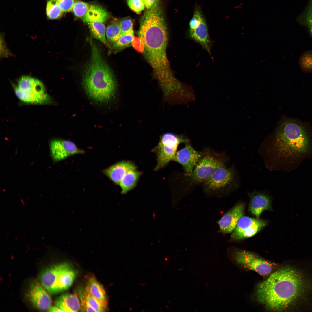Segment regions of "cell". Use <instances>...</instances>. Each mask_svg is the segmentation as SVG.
I'll return each mask as SVG.
<instances>
[{"label":"cell","instance_id":"1","mask_svg":"<svg viewBox=\"0 0 312 312\" xmlns=\"http://www.w3.org/2000/svg\"><path fill=\"white\" fill-rule=\"evenodd\" d=\"M138 33L143 44L144 56L163 95H171L177 90L180 83L173 75L167 58V28L159 0H155L151 8L142 16Z\"/></svg>","mask_w":312,"mask_h":312},{"label":"cell","instance_id":"2","mask_svg":"<svg viewBox=\"0 0 312 312\" xmlns=\"http://www.w3.org/2000/svg\"><path fill=\"white\" fill-rule=\"evenodd\" d=\"M302 275L290 266L280 268L257 284L255 293L257 301L270 311L287 309L307 289V283Z\"/></svg>","mask_w":312,"mask_h":312},{"label":"cell","instance_id":"3","mask_svg":"<svg viewBox=\"0 0 312 312\" xmlns=\"http://www.w3.org/2000/svg\"><path fill=\"white\" fill-rule=\"evenodd\" d=\"M90 60L84 70L83 85L86 93L91 99L100 103H106L114 96L116 83L108 66L102 57L96 44L92 40Z\"/></svg>","mask_w":312,"mask_h":312},{"label":"cell","instance_id":"4","mask_svg":"<svg viewBox=\"0 0 312 312\" xmlns=\"http://www.w3.org/2000/svg\"><path fill=\"white\" fill-rule=\"evenodd\" d=\"M310 144L309 137L304 126L296 121L288 119L278 128L271 149L274 157L288 158L306 153Z\"/></svg>","mask_w":312,"mask_h":312},{"label":"cell","instance_id":"5","mask_svg":"<svg viewBox=\"0 0 312 312\" xmlns=\"http://www.w3.org/2000/svg\"><path fill=\"white\" fill-rule=\"evenodd\" d=\"M188 141L183 136L173 133L167 132L160 137L154 151L157 157V164L155 171L164 167L171 161H175L177 150L179 145L182 143H187Z\"/></svg>","mask_w":312,"mask_h":312},{"label":"cell","instance_id":"6","mask_svg":"<svg viewBox=\"0 0 312 312\" xmlns=\"http://www.w3.org/2000/svg\"><path fill=\"white\" fill-rule=\"evenodd\" d=\"M234 259L236 263L241 266L254 271L263 276L271 274L276 266L274 263L254 253L244 250L235 251Z\"/></svg>","mask_w":312,"mask_h":312},{"label":"cell","instance_id":"7","mask_svg":"<svg viewBox=\"0 0 312 312\" xmlns=\"http://www.w3.org/2000/svg\"><path fill=\"white\" fill-rule=\"evenodd\" d=\"M267 224L265 220L243 216L239 220L232 231L231 240H239L252 237Z\"/></svg>","mask_w":312,"mask_h":312},{"label":"cell","instance_id":"8","mask_svg":"<svg viewBox=\"0 0 312 312\" xmlns=\"http://www.w3.org/2000/svg\"><path fill=\"white\" fill-rule=\"evenodd\" d=\"M189 35L210 53V41L207 26L201 10L195 9L189 23Z\"/></svg>","mask_w":312,"mask_h":312},{"label":"cell","instance_id":"9","mask_svg":"<svg viewBox=\"0 0 312 312\" xmlns=\"http://www.w3.org/2000/svg\"><path fill=\"white\" fill-rule=\"evenodd\" d=\"M222 163L219 158L211 154L203 155L191 176L196 182L204 183L211 177Z\"/></svg>","mask_w":312,"mask_h":312},{"label":"cell","instance_id":"10","mask_svg":"<svg viewBox=\"0 0 312 312\" xmlns=\"http://www.w3.org/2000/svg\"><path fill=\"white\" fill-rule=\"evenodd\" d=\"M233 171L222 163L211 177L204 183L206 192L212 193L219 191L230 184L234 179Z\"/></svg>","mask_w":312,"mask_h":312},{"label":"cell","instance_id":"11","mask_svg":"<svg viewBox=\"0 0 312 312\" xmlns=\"http://www.w3.org/2000/svg\"><path fill=\"white\" fill-rule=\"evenodd\" d=\"M49 146L51 156L55 162L63 160L72 155L84 153V150L78 148L74 143L68 140L54 139L51 141Z\"/></svg>","mask_w":312,"mask_h":312},{"label":"cell","instance_id":"12","mask_svg":"<svg viewBox=\"0 0 312 312\" xmlns=\"http://www.w3.org/2000/svg\"><path fill=\"white\" fill-rule=\"evenodd\" d=\"M203 155L195 149L188 143L176 152L175 161L183 166L186 174L191 176L197 163Z\"/></svg>","mask_w":312,"mask_h":312},{"label":"cell","instance_id":"13","mask_svg":"<svg viewBox=\"0 0 312 312\" xmlns=\"http://www.w3.org/2000/svg\"><path fill=\"white\" fill-rule=\"evenodd\" d=\"M245 208L244 203H239L225 214L218 222L219 231L223 234L232 232L239 220L243 216Z\"/></svg>","mask_w":312,"mask_h":312},{"label":"cell","instance_id":"14","mask_svg":"<svg viewBox=\"0 0 312 312\" xmlns=\"http://www.w3.org/2000/svg\"><path fill=\"white\" fill-rule=\"evenodd\" d=\"M76 275V272L68 264H56L55 276L56 294L68 289L72 284Z\"/></svg>","mask_w":312,"mask_h":312},{"label":"cell","instance_id":"15","mask_svg":"<svg viewBox=\"0 0 312 312\" xmlns=\"http://www.w3.org/2000/svg\"><path fill=\"white\" fill-rule=\"evenodd\" d=\"M28 296L33 305L40 310H47L51 305L52 300L48 292L36 281L31 284Z\"/></svg>","mask_w":312,"mask_h":312},{"label":"cell","instance_id":"16","mask_svg":"<svg viewBox=\"0 0 312 312\" xmlns=\"http://www.w3.org/2000/svg\"><path fill=\"white\" fill-rule=\"evenodd\" d=\"M249 210L257 218H259L264 211L272 209L271 199L268 195L261 192H254L249 193Z\"/></svg>","mask_w":312,"mask_h":312},{"label":"cell","instance_id":"17","mask_svg":"<svg viewBox=\"0 0 312 312\" xmlns=\"http://www.w3.org/2000/svg\"><path fill=\"white\" fill-rule=\"evenodd\" d=\"M136 168L132 163L121 161L109 167L103 171V173L116 184L119 185L122 178L130 170Z\"/></svg>","mask_w":312,"mask_h":312},{"label":"cell","instance_id":"18","mask_svg":"<svg viewBox=\"0 0 312 312\" xmlns=\"http://www.w3.org/2000/svg\"><path fill=\"white\" fill-rule=\"evenodd\" d=\"M18 87L21 91L35 94L42 95L45 88L42 82L37 79L28 75H23L17 80Z\"/></svg>","mask_w":312,"mask_h":312},{"label":"cell","instance_id":"19","mask_svg":"<svg viewBox=\"0 0 312 312\" xmlns=\"http://www.w3.org/2000/svg\"><path fill=\"white\" fill-rule=\"evenodd\" d=\"M55 304L63 312H78L81 308L80 299L76 294L62 295L56 299Z\"/></svg>","mask_w":312,"mask_h":312},{"label":"cell","instance_id":"20","mask_svg":"<svg viewBox=\"0 0 312 312\" xmlns=\"http://www.w3.org/2000/svg\"><path fill=\"white\" fill-rule=\"evenodd\" d=\"M109 14L103 7L96 5H90L86 14L82 19L88 23L94 22L103 23L108 18Z\"/></svg>","mask_w":312,"mask_h":312},{"label":"cell","instance_id":"21","mask_svg":"<svg viewBox=\"0 0 312 312\" xmlns=\"http://www.w3.org/2000/svg\"><path fill=\"white\" fill-rule=\"evenodd\" d=\"M15 93L17 97L21 101L25 102L31 103L44 104L49 102L50 98L46 94L42 95H37L27 93L21 90L12 83H11Z\"/></svg>","mask_w":312,"mask_h":312},{"label":"cell","instance_id":"22","mask_svg":"<svg viewBox=\"0 0 312 312\" xmlns=\"http://www.w3.org/2000/svg\"><path fill=\"white\" fill-rule=\"evenodd\" d=\"M85 290L107 306V299L104 289L94 276L89 278Z\"/></svg>","mask_w":312,"mask_h":312},{"label":"cell","instance_id":"23","mask_svg":"<svg viewBox=\"0 0 312 312\" xmlns=\"http://www.w3.org/2000/svg\"><path fill=\"white\" fill-rule=\"evenodd\" d=\"M141 174L136 168L130 169L126 173L119 184L122 194H126L135 187Z\"/></svg>","mask_w":312,"mask_h":312},{"label":"cell","instance_id":"24","mask_svg":"<svg viewBox=\"0 0 312 312\" xmlns=\"http://www.w3.org/2000/svg\"><path fill=\"white\" fill-rule=\"evenodd\" d=\"M91 33L94 38L99 40L103 43L109 46L106 38V27L102 23L94 22L88 23Z\"/></svg>","mask_w":312,"mask_h":312},{"label":"cell","instance_id":"25","mask_svg":"<svg viewBox=\"0 0 312 312\" xmlns=\"http://www.w3.org/2000/svg\"><path fill=\"white\" fill-rule=\"evenodd\" d=\"M74 2V0H48L46 7L64 13L72 11Z\"/></svg>","mask_w":312,"mask_h":312},{"label":"cell","instance_id":"26","mask_svg":"<svg viewBox=\"0 0 312 312\" xmlns=\"http://www.w3.org/2000/svg\"><path fill=\"white\" fill-rule=\"evenodd\" d=\"M134 31L123 34L112 45V48L116 52L131 46L134 39Z\"/></svg>","mask_w":312,"mask_h":312},{"label":"cell","instance_id":"27","mask_svg":"<svg viewBox=\"0 0 312 312\" xmlns=\"http://www.w3.org/2000/svg\"><path fill=\"white\" fill-rule=\"evenodd\" d=\"M122 34L118 22L112 23L107 27L106 29L107 39L110 43L113 44L118 40Z\"/></svg>","mask_w":312,"mask_h":312},{"label":"cell","instance_id":"28","mask_svg":"<svg viewBox=\"0 0 312 312\" xmlns=\"http://www.w3.org/2000/svg\"><path fill=\"white\" fill-rule=\"evenodd\" d=\"M299 64L303 72H312V51L308 50L303 53L299 58Z\"/></svg>","mask_w":312,"mask_h":312},{"label":"cell","instance_id":"29","mask_svg":"<svg viewBox=\"0 0 312 312\" xmlns=\"http://www.w3.org/2000/svg\"><path fill=\"white\" fill-rule=\"evenodd\" d=\"M82 293L89 305L96 312H103L106 311L107 309V305L102 303L85 290L83 291Z\"/></svg>","mask_w":312,"mask_h":312},{"label":"cell","instance_id":"30","mask_svg":"<svg viewBox=\"0 0 312 312\" xmlns=\"http://www.w3.org/2000/svg\"><path fill=\"white\" fill-rule=\"evenodd\" d=\"M90 6L87 3L77 1L75 2L72 11L75 16L83 19L86 14Z\"/></svg>","mask_w":312,"mask_h":312},{"label":"cell","instance_id":"31","mask_svg":"<svg viewBox=\"0 0 312 312\" xmlns=\"http://www.w3.org/2000/svg\"><path fill=\"white\" fill-rule=\"evenodd\" d=\"M127 3L130 8L137 14L144 10L145 5L142 0H127Z\"/></svg>","mask_w":312,"mask_h":312},{"label":"cell","instance_id":"32","mask_svg":"<svg viewBox=\"0 0 312 312\" xmlns=\"http://www.w3.org/2000/svg\"><path fill=\"white\" fill-rule=\"evenodd\" d=\"M119 26L122 34L133 31V23L130 18H125L118 22Z\"/></svg>","mask_w":312,"mask_h":312},{"label":"cell","instance_id":"33","mask_svg":"<svg viewBox=\"0 0 312 312\" xmlns=\"http://www.w3.org/2000/svg\"><path fill=\"white\" fill-rule=\"evenodd\" d=\"M304 16V23L312 35V0L310 2Z\"/></svg>","mask_w":312,"mask_h":312},{"label":"cell","instance_id":"34","mask_svg":"<svg viewBox=\"0 0 312 312\" xmlns=\"http://www.w3.org/2000/svg\"><path fill=\"white\" fill-rule=\"evenodd\" d=\"M12 55L8 49L5 41L3 35L1 34L0 36V57H8Z\"/></svg>","mask_w":312,"mask_h":312},{"label":"cell","instance_id":"35","mask_svg":"<svg viewBox=\"0 0 312 312\" xmlns=\"http://www.w3.org/2000/svg\"><path fill=\"white\" fill-rule=\"evenodd\" d=\"M79 298L80 301L81 308L82 311L85 312H96L89 305L84 298L82 292L79 293Z\"/></svg>","mask_w":312,"mask_h":312},{"label":"cell","instance_id":"36","mask_svg":"<svg viewBox=\"0 0 312 312\" xmlns=\"http://www.w3.org/2000/svg\"><path fill=\"white\" fill-rule=\"evenodd\" d=\"M146 8L149 9L153 5L155 0H142Z\"/></svg>","mask_w":312,"mask_h":312},{"label":"cell","instance_id":"37","mask_svg":"<svg viewBox=\"0 0 312 312\" xmlns=\"http://www.w3.org/2000/svg\"><path fill=\"white\" fill-rule=\"evenodd\" d=\"M49 312H63L60 308L56 306L51 305L47 310Z\"/></svg>","mask_w":312,"mask_h":312}]
</instances>
